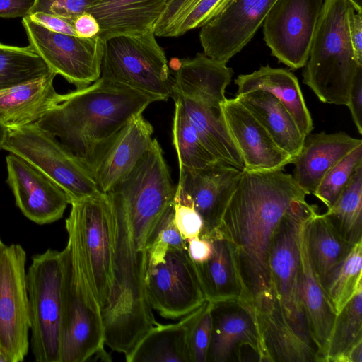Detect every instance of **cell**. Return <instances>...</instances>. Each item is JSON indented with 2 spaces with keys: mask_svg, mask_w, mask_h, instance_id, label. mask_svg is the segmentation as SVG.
<instances>
[{
  "mask_svg": "<svg viewBox=\"0 0 362 362\" xmlns=\"http://www.w3.org/2000/svg\"><path fill=\"white\" fill-rule=\"evenodd\" d=\"M306 195L284 169L242 170L209 238L218 236L234 245L253 297L272 290L269 252L273 235L288 214L308 204Z\"/></svg>",
  "mask_w": 362,
  "mask_h": 362,
  "instance_id": "cell-1",
  "label": "cell"
},
{
  "mask_svg": "<svg viewBox=\"0 0 362 362\" xmlns=\"http://www.w3.org/2000/svg\"><path fill=\"white\" fill-rule=\"evenodd\" d=\"M154 96L100 77L65 94L35 122L57 137L93 174L120 131Z\"/></svg>",
  "mask_w": 362,
  "mask_h": 362,
  "instance_id": "cell-2",
  "label": "cell"
},
{
  "mask_svg": "<svg viewBox=\"0 0 362 362\" xmlns=\"http://www.w3.org/2000/svg\"><path fill=\"white\" fill-rule=\"evenodd\" d=\"M59 362L111 360L105 350L102 310L91 284L77 228L66 227Z\"/></svg>",
  "mask_w": 362,
  "mask_h": 362,
  "instance_id": "cell-3",
  "label": "cell"
},
{
  "mask_svg": "<svg viewBox=\"0 0 362 362\" xmlns=\"http://www.w3.org/2000/svg\"><path fill=\"white\" fill-rule=\"evenodd\" d=\"M349 0H324L303 71V83L325 103L346 105L356 75L348 30Z\"/></svg>",
  "mask_w": 362,
  "mask_h": 362,
  "instance_id": "cell-4",
  "label": "cell"
},
{
  "mask_svg": "<svg viewBox=\"0 0 362 362\" xmlns=\"http://www.w3.org/2000/svg\"><path fill=\"white\" fill-rule=\"evenodd\" d=\"M154 30L121 35L103 41L100 77L166 101L173 80L163 49Z\"/></svg>",
  "mask_w": 362,
  "mask_h": 362,
  "instance_id": "cell-5",
  "label": "cell"
},
{
  "mask_svg": "<svg viewBox=\"0 0 362 362\" xmlns=\"http://www.w3.org/2000/svg\"><path fill=\"white\" fill-rule=\"evenodd\" d=\"M62 252L48 249L32 257L26 272L30 346L37 362H59L62 313Z\"/></svg>",
  "mask_w": 362,
  "mask_h": 362,
  "instance_id": "cell-6",
  "label": "cell"
},
{
  "mask_svg": "<svg viewBox=\"0 0 362 362\" xmlns=\"http://www.w3.org/2000/svg\"><path fill=\"white\" fill-rule=\"evenodd\" d=\"M3 149L25 159L59 185L72 202L101 193L93 174L52 134L36 123L11 128Z\"/></svg>",
  "mask_w": 362,
  "mask_h": 362,
  "instance_id": "cell-7",
  "label": "cell"
},
{
  "mask_svg": "<svg viewBox=\"0 0 362 362\" xmlns=\"http://www.w3.org/2000/svg\"><path fill=\"white\" fill-rule=\"evenodd\" d=\"M316 209L308 204L288 214L276 229L269 252L271 287L274 296L293 328L315 348L300 295L299 233L302 223L316 212Z\"/></svg>",
  "mask_w": 362,
  "mask_h": 362,
  "instance_id": "cell-8",
  "label": "cell"
},
{
  "mask_svg": "<svg viewBox=\"0 0 362 362\" xmlns=\"http://www.w3.org/2000/svg\"><path fill=\"white\" fill-rule=\"evenodd\" d=\"M22 23L29 46L56 74L76 88L100 77L103 41L98 35L87 38L53 32L28 16L23 18Z\"/></svg>",
  "mask_w": 362,
  "mask_h": 362,
  "instance_id": "cell-9",
  "label": "cell"
},
{
  "mask_svg": "<svg viewBox=\"0 0 362 362\" xmlns=\"http://www.w3.org/2000/svg\"><path fill=\"white\" fill-rule=\"evenodd\" d=\"M25 262L21 245H4L0 254V350L8 362H21L28 352L30 319Z\"/></svg>",
  "mask_w": 362,
  "mask_h": 362,
  "instance_id": "cell-10",
  "label": "cell"
},
{
  "mask_svg": "<svg viewBox=\"0 0 362 362\" xmlns=\"http://www.w3.org/2000/svg\"><path fill=\"white\" fill-rule=\"evenodd\" d=\"M92 286L103 310L112 284L113 221L105 193L70 203Z\"/></svg>",
  "mask_w": 362,
  "mask_h": 362,
  "instance_id": "cell-11",
  "label": "cell"
},
{
  "mask_svg": "<svg viewBox=\"0 0 362 362\" xmlns=\"http://www.w3.org/2000/svg\"><path fill=\"white\" fill-rule=\"evenodd\" d=\"M145 288L152 310L167 319L182 318L207 301L187 247H170L163 262L148 266Z\"/></svg>",
  "mask_w": 362,
  "mask_h": 362,
  "instance_id": "cell-12",
  "label": "cell"
},
{
  "mask_svg": "<svg viewBox=\"0 0 362 362\" xmlns=\"http://www.w3.org/2000/svg\"><path fill=\"white\" fill-rule=\"evenodd\" d=\"M324 0H276L262 22L272 54L293 70L303 68Z\"/></svg>",
  "mask_w": 362,
  "mask_h": 362,
  "instance_id": "cell-13",
  "label": "cell"
},
{
  "mask_svg": "<svg viewBox=\"0 0 362 362\" xmlns=\"http://www.w3.org/2000/svg\"><path fill=\"white\" fill-rule=\"evenodd\" d=\"M276 0H234L201 28L206 56L227 63L252 40Z\"/></svg>",
  "mask_w": 362,
  "mask_h": 362,
  "instance_id": "cell-14",
  "label": "cell"
},
{
  "mask_svg": "<svg viewBox=\"0 0 362 362\" xmlns=\"http://www.w3.org/2000/svg\"><path fill=\"white\" fill-rule=\"evenodd\" d=\"M179 169L174 198L193 205L203 221L199 237L209 238L238 185L242 170L222 163L199 170Z\"/></svg>",
  "mask_w": 362,
  "mask_h": 362,
  "instance_id": "cell-15",
  "label": "cell"
},
{
  "mask_svg": "<svg viewBox=\"0 0 362 362\" xmlns=\"http://www.w3.org/2000/svg\"><path fill=\"white\" fill-rule=\"evenodd\" d=\"M7 183L16 204L31 221L49 224L59 220L69 204L64 191L43 172L21 156L6 158Z\"/></svg>",
  "mask_w": 362,
  "mask_h": 362,
  "instance_id": "cell-16",
  "label": "cell"
},
{
  "mask_svg": "<svg viewBox=\"0 0 362 362\" xmlns=\"http://www.w3.org/2000/svg\"><path fill=\"white\" fill-rule=\"evenodd\" d=\"M212 333L207 361L227 362L247 346L268 361L252 303H212Z\"/></svg>",
  "mask_w": 362,
  "mask_h": 362,
  "instance_id": "cell-17",
  "label": "cell"
},
{
  "mask_svg": "<svg viewBox=\"0 0 362 362\" xmlns=\"http://www.w3.org/2000/svg\"><path fill=\"white\" fill-rule=\"evenodd\" d=\"M221 112L228 130L248 171L283 170L293 159L272 139L256 118L235 98L226 99Z\"/></svg>",
  "mask_w": 362,
  "mask_h": 362,
  "instance_id": "cell-18",
  "label": "cell"
},
{
  "mask_svg": "<svg viewBox=\"0 0 362 362\" xmlns=\"http://www.w3.org/2000/svg\"><path fill=\"white\" fill-rule=\"evenodd\" d=\"M254 308L268 361H321L317 349L293 328L273 291L256 296Z\"/></svg>",
  "mask_w": 362,
  "mask_h": 362,
  "instance_id": "cell-19",
  "label": "cell"
},
{
  "mask_svg": "<svg viewBox=\"0 0 362 362\" xmlns=\"http://www.w3.org/2000/svg\"><path fill=\"white\" fill-rule=\"evenodd\" d=\"M209 239L213 246L211 255L203 263H194L206 300L213 303L254 302L236 247L221 237Z\"/></svg>",
  "mask_w": 362,
  "mask_h": 362,
  "instance_id": "cell-20",
  "label": "cell"
},
{
  "mask_svg": "<svg viewBox=\"0 0 362 362\" xmlns=\"http://www.w3.org/2000/svg\"><path fill=\"white\" fill-rule=\"evenodd\" d=\"M233 71L226 63L204 53L179 61L172 93H176L205 105L221 109L226 100L225 90Z\"/></svg>",
  "mask_w": 362,
  "mask_h": 362,
  "instance_id": "cell-21",
  "label": "cell"
},
{
  "mask_svg": "<svg viewBox=\"0 0 362 362\" xmlns=\"http://www.w3.org/2000/svg\"><path fill=\"white\" fill-rule=\"evenodd\" d=\"M361 144V139L344 132L308 134L292 161L293 180L307 195L313 194L327 172Z\"/></svg>",
  "mask_w": 362,
  "mask_h": 362,
  "instance_id": "cell-22",
  "label": "cell"
},
{
  "mask_svg": "<svg viewBox=\"0 0 362 362\" xmlns=\"http://www.w3.org/2000/svg\"><path fill=\"white\" fill-rule=\"evenodd\" d=\"M153 132V126L142 114L120 131L93 173L101 192H107L134 168L150 148Z\"/></svg>",
  "mask_w": 362,
  "mask_h": 362,
  "instance_id": "cell-23",
  "label": "cell"
},
{
  "mask_svg": "<svg viewBox=\"0 0 362 362\" xmlns=\"http://www.w3.org/2000/svg\"><path fill=\"white\" fill-rule=\"evenodd\" d=\"M168 0H101L90 6L100 25L103 41L121 35H137L154 30Z\"/></svg>",
  "mask_w": 362,
  "mask_h": 362,
  "instance_id": "cell-24",
  "label": "cell"
},
{
  "mask_svg": "<svg viewBox=\"0 0 362 362\" xmlns=\"http://www.w3.org/2000/svg\"><path fill=\"white\" fill-rule=\"evenodd\" d=\"M307 219L302 223L299 233L300 295L312 341L317 349L321 361H323L324 352L337 315L310 259L305 231Z\"/></svg>",
  "mask_w": 362,
  "mask_h": 362,
  "instance_id": "cell-25",
  "label": "cell"
},
{
  "mask_svg": "<svg viewBox=\"0 0 362 362\" xmlns=\"http://www.w3.org/2000/svg\"><path fill=\"white\" fill-rule=\"evenodd\" d=\"M42 77L0 90V122L8 129L37 122L56 103L59 94L54 88L56 76Z\"/></svg>",
  "mask_w": 362,
  "mask_h": 362,
  "instance_id": "cell-26",
  "label": "cell"
},
{
  "mask_svg": "<svg viewBox=\"0 0 362 362\" xmlns=\"http://www.w3.org/2000/svg\"><path fill=\"white\" fill-rule=\"evenodd\" d=\"M236 95L255 90L267 91L285 106L305 136L313 129V119L306 106L296 76L289 70L262 66L247 74H240L234 81Z\"/></svg>",
  "mask_w": 362,
  "mask_h": 362,
  "instance_id": "cell-27",
  "label": "cell"
},
{
  "mask_svg": "<svg viewBox=\"0 0 362 362\" xmlns=\"http://www.w3.org/2000/svg\"><path fill=\"white\" fill-rule=\"evenodd\" d=\"M177 323H157L124 355L127 362H191L188 332L203 305Z\"/></svg>",
  "mask_w": 362,
  "mask_h": 362,
  "instance_id": "cell-28",
  "label": "cell"
},
{
  "mask_svg": "<svg viewBox=\"0 0 362 362\" xmlns=\"http://www.w3.org/2000/svg\"><path fill=\"white\" fill-rule=\"evenodd\" d=\"M235 98L256 118L282 151L293 160L299 154L305 136L277 98L267 91L255 90L238 95Z\"/></svg>",
  "mask_w": 362,
  "mask_h": 362,
  "instance_id": "cell-29",
  "label": "cell"
},
{
  "mask_svg": "<svg viewBox=\"0 0 362 362\" xmlns=\"http://www.w3.org/2000/svg\"><path fill=\"white\" fill-rule=\"evenodd\" d=\"M194 127L206 151L218 161L241 170L244 168L241 156L226 125L221 109L214 108L172 93Z\"/></svg>",
  "mask_w": 362,
  "mask_h": 362,
  "instance_id": "cell-30",
  "label": "cell"
},
{
  "mask_svg": "<svg viewBox=\"0 0 362 362\" xmlns=\"http://www.w3.org/2000/svg\"><path fill=\"white\" fill-rule=\"evenodd\" d=\"M308 254L320 283L338 265L353 246L337 232L325 215L313 214L305 223Z\"/></svg>",
  "mask_w": 362,
  "mask_h": 362,
  "instance_id": "cell-31",
  "label": "cell"
},
{
  "mask_svg": "<svg viewBox=\"0 0 362 362\" xmlns=\"http://www.w3.org/2000/svg\"><path fill=\"white\" fill-rule=\"evenodd\" d=\"M324 214L346 242L354 245L362 240V165Z\"/></svg>",
  "mask_w": 362,
  "mask_h": 362,
  "instance_id": "cell-32",
  "label": "cell"
},
{
  "mask_svg": "<svg viewBox=\"0 0 362 362\" xmlns=\"http://www.w3.org/2000/svg\"><path fill=\"white\" fill-rule=\"evenodd\" d=\"M336 315L362 291V240L356 243L349 253L321 283Z\"/></svg>",
  "mask_w": 362,
  "mask_h": 362,
  "instance_id": "cell-33",
  "label": "cell"
},
{
  "mask_svg": "<svg viewBox=\"0 0 362 362\" xmlns=\"http://www.w3.org/2000/svg\"><path fill=\"white\" fill-rule=\"evenodd\" d=\"M362 340V291L336 315L324 352L323 361L342 362L344 356Z\"/></svg>",
  "mask_w": 362,
  "mask_h": 362,
  "instance_id": "cell-34",
  "label": "cell"
},
{
  "mask_svg": "<svg viewBox=\"0 0 362 362\" xmlns=\"http://www.w3.org/2000/svg\"><path fill=\"white\" fill-rule=\"evenodd\" d=\"M51 72L45 62L30 46L21 47L0 42V90Z\"/></svg>",
  "mask_w": 362,
  "mask_h": 362,
  "instance_id": "cell-35",
  "label": "cell"
},
{
  "mask_svg": "<svg viewBox=\"0 0 362 362\" xmlns=\"http://www.w3.org/2000/svg\"><path fill=\"white\" fill-rule=\"evenodd\" d=\"M174 101L173 142L179 167L199 170L220 163L204 148L180 103Z\"/></svg>",
  "mask_w": 362,
  "mask_h": 362,
  "instance_id": "cell-36",
  "label": "cell"
},
{
  "mask_svg": "<svg viewBox=\"0 0 362 362\" xmlns=\"http://www.w3.org/2000/svg\"><path fill=\"white\" fill-rule=\"evenodd\" d=\"M362 165V144L349 152L324 175L313 194L327 209L336 202L358 168Z\"/></svg>",
  "mask_w": 362,
  "mask_h": 362,
  "instance_id": "cell-37",
  "label": "cell"
},
{
  "mask_svg": "<svg viewBox=\"0 0 362 362\" xmlns=\"http://www.w3.org/2000/svg\"><path fill=\"white\" fill-rule=\"evenodd\" d=\"M186 248L175 221L174 200L165 209L157 222L148 243V264L163 262L169 247Z\"/></svg>",
  "mask_w": 362,
  "mask_h": 362,
  "instance_id": "cell-38",
  "label": "cell"
},
{
  "mask_svg": "<svg viewBox=\"0 0 362 362\" xmlns=\"http://www.w3.org/2000/svg\"><path fill=\"white\" fill-rule=\"evenodd\" d=\"M234 0H194L173 27L168 37H179L202 27L226 9Z\"/></svg>",
  "mask_w": 362,
  "mask_h": 362,
  "instance_id": "cell-39",
  "label": "cell"
},
{
  "mask_svg": "<svg viewBox=\"0 0 362 362\" xmlns=\"http://www.w3.org/2000/svg\"><path fill=\"white\" fill-rule=\"evenodd\" d=\"M212 303L206 301L189 327L188 346L191 362H206L212 333Z\"/></svg>",
  "mask_w": 362,
  "mask_h": 362,
  "instance_id": "cell-40",
  "label": "cell"
},
{
  "mask_svg": "<svg viewBox=\"0 0 362 362\" xmlns=\"http://www.w3.org/2000/svg\"><path fill=\"white\" fill-rule=\"evenodd\" d=\"M101 0H35L30 15L43 12L62 17L74 23L79 16Z\"/></svg>",
  "mask_w": 362,
  "mask_h": 362,
  "instance_id": "cell-41",
  "label": "cell"
},
{
  "mask_svg": "<svg viewBox=\"0 0 362 362\" xmlns=\"http://www.w3.org/2000/svg\"><path fill=\"white\" fill-rule=\"evenodd\" d=\"M175 221L182 238L187 241L199 237L203 228V221L191 203L174 198Z\"/></svg>",
  "mask_w": 362,
  "mask_h": 362,
  "instance_id": "cell-42",
  "label": "cell"
},
{
  "mask_svg": "<svg viewBox=\"0 0 362 362\" xmlns=\"http://www.w3.org/2000/svg\"><path fill=\"white\" fill-rule=\"evenodd\" d=\"M348 30L354 59L362 66V12L351 6L348 13Z\"/></svg>",
  "mask_w": 362,
  "mask_h": 362,
  "instance_id": "cell-43",
  "label": "cell"
},
{
  "mask_svg": "<svg viewBox=\"0 0 362 362\" xmlns=\"http://www.w3.org/2000/svg\"><path fill=\"white\" fill-rule=\"evenodd\" d=\"M346 106L358 133L362 134V71L356 75L353 82Z\"/></svg>",
  "mask_w": 362,
  "mask_h": 362,
  "instance_id": "cell-44",
  "label": "cell"
},
{
  "mask_svg": "<svg viewBox=\"0 0 362 362\" xmlns=\"http://www.w3.org/2000/svg\"><path fill=\"white\" fill-rule=\"evenodd\" d=\"M28 17L51 31L76 35L73 24L62 17L43 12H37Z\"/></svg>",
  "mask_w": 362,
  "mask_h": 362,
  "instance_id": "cell-45",
  "label": "cell"
},
{
  "mask_svg": "<svg viewBox=\"0 0 362 362\" xmlns=\"http://www.w3.org/2000/svg\"><path fill=\"white\" fill-rule=\"evenodd\" d=\"M188 255L194 264L206 262L211 255L213 246L207 238L195 237L186 241Z\"/></svg>",
  "mask_w": 362,
  "mask_h": 362,
  "instance_id": "cell-46",
  "label": "cell"
},
{
  "mask_svg": "<svg viewBox=\"0 0 362 362\" xmlns=\"http://www.w3.org/2000/svg\"><path fill=\"white\" fill-rule=\"evenodd\" d=\"M35 0H0V18H25L29 16Z\"/></svg>",
  "mask_w": 362,
  "mask_h": 362,
  "instance_id": "cell-47",
  "label": "cell"
},
{
  "mask_svg": "<svg viewBox=\"0 0 362 362\" xmlns=\"http://www.w3.org/2000/svg\"><path fill=\"white\" fill-rule=\"evenodd\" d=\"M77 36L92 37L100 32V25L96 18L90 13H84L78 16L73 23Z\"/></svg>",
  "mask_w": 362,
  "mask_h": 362,
  "instance_id": "cell-48",
  "label": "cell"
},
{
  "mask_svg": "<svg viewBox=\"0 0 362 362\" xmlns=\"http://www.w3.org/2000/svg\"><path fill=\"white\" fill-rule=\"evenodd\" d=\"M342 362H362V340L358 341L346 352Z\"/></svg>",
  "mask_w": 362,
  "mask_h": 362,
  "instance_id": "cell-49",
  "label": "cell"
},
{
  "mask_svg": "<svg viewBox=\"0 0 362 362\" xmlns=\"http://www.w3.org/2000/svg\"><path fill=\"white\" fill-rule=\"evenodd\" d=\"M8 129L0 122V150L3 149V146L8 135Z\"/></svg>",
  "mask_w": 362,
  "mask_h": 362,
  "instance_id": "cell-50",
  "label": "cell"
},
{
  "mask_svg": "<svg viewBox=\"0 0 362 362\" xmlns=\"http://www.w3.org/2000/svg\"><path fill=\"white\" fill-rule=\"evenodd\" d=\"M356 11L362 12V0H349Z\"/></svg>",
  "mask_w": 362,
  "mask_h": 362,
  "instance_id": "cell-51",
  "label": "cell"
},
{
  "mask_svg": "<svg viewBox=\"0 0 362 362\" xmlns=\"http://www.w3.org/2000/svg\"><path fill=\"white\" fill-rule=\"evenodd\" d=\"M0 362H8L6 356L2 354L0 350Z\"/></svg>",
  "mask_w": 362,
  "mask_h": 362,
  "instance_id": "cell-52",
  "label": "cell"
},
{
  "mask_svg": "<svg viewBox=\"0 0 362 362\" xmlns=\"http://www.w3.org/2000/svg\"><path fill=\"white\" fill-rule=\"evenodd\" d=\"M5 244L3 243V241L1 240V237H0V254H1V252L3 249V247H4Z\"/></svg>",
  "mask_w": 362,
  "mask_h": 362,
  "instance_id": "cell-53",
  "label": "cell"
}]
</instances>
